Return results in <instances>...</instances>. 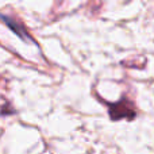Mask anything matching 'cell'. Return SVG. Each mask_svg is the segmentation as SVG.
I'll return each instance as SVG.
<instances>
[{"label":"cell","instance_id":"cell-1","mask_svg":"<svg viewBox=\"0 0 154 154\" xmlns=\"http://www.w3.org/2000/svg\"><path fill=\"white\" fill-rule=\"evenodd\" d=\"M0 20L8 27L14 34L18 35L22 41H24V42H34V39L30 37V34L27 32V30L24 29V26L20 22L15 20L14 18H11L10 15H5V14H0Z\"/></svg>","mask_w":154,"mask_h":154},{"label":"cell","instance_id":"cell-2","mask_svg":"<svg viewBox=\"0 0 154 154\" xmlns=\"http://www.w3.org/2000/svg\"><path fill=\"white\" fill-rule=\"evenodd\" d=\"M109 116L112 120H119L123 118H127L128 120H131L135 116V112L133 111V108L127 106L125 100L119 101V103H115L109 106Z\"/></svg>","mask_w":154,"mask_h":154}]
</instances>
